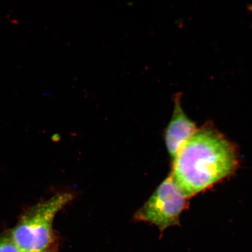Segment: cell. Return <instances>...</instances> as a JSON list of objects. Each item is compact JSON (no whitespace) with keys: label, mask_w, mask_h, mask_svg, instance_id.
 <instances>
[{"label":"cell","mask_w":252,"mask_h":252,"mask_svg":"<svg viewBox=\"0 0 252 252\" xmlns=\"http://www.w3.org/2000/svg\"><path fill=\"white\" fill-rule=\"evenodd\" d=\"M238 160L234 145L213 126H204L173 160L170 175L189 198L231 176Z\"/></svg>","instance_id":"cell-1"},{"label":"cell","mask_w":252,"mask_h":252,"mask_svg":"<svg viewBox=\"0 0 252 252\" xmlns=\"http://www.w3.org/2000/svg\"><path fill=\"white\" fill-rule=\"evenodd\" d=\"M72 199L70 193H58L25 212L9 234L19 250L53 252L56 247L53 220L57 214Z\"/></svg>","instance_id":"cell-2"},{"label":"cell","mask_w":252,"mask_h":252,"mask_svg":"<svg viewBox=\"0 0 252 252\" xmlns=\"http://www.w3.org/2000/svg\"><path fill=\"white\" fill-rule=\"evenodd\" d=\"M188 200L169 175L135 213L134 220L156 225L162 234L167 228L180 224L179 220L189 206Z\"/></svg>","instance_id":"cell-3"},{"label":"cell","mask_w":252,"mask_h":252,"mask_svg":"<svg viewBox=\"0 0 252 252\" xmlns=\"http://www.w3.org/2000/svg\"><path fill=\"white\" fill-rule=\"evenodd\" d=\"M198 128L183 109L180 94H176L172 118L164 134L167 149L173 160Z\"/></svg>","instance_id":"cell-4"},{"label":"cell","mask_w":252,"mask_h":252,"mask_svg":"<svg viewBox=\"0 0 252 252\" xmlns=\"http://www.w3.org/2000/svg\"><path fill=\"white\" fill-rule=\"evenodd\" d=\"M0 252H21L10 236H0Z\"/></svg>","instance_id":"cell-5"},{"label":"cell","mask_w":252,"mask_h":252,"mask_svg":"<svg viewBox=\"0 0 252 252\" xmlns=\"http://www.w3.org/2000/svg\"><path fill=\"white\" fill-rule=\"evenodd\" d=\"M249 8H250V10L252 11V5L251 6V7H250Z\"/></svg>","instance_id":"cell-6"}]
</instances>
